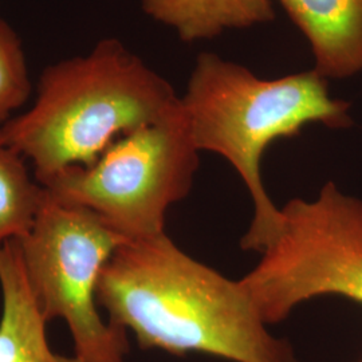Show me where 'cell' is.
Here are the masks:
<instances>
[{
  "mask_svg": "<svg viewBox=\"0 0 362 362\" xmlns=\"http://www.w3.org/2000/svg\"><path fill=\"white\" fill-rule=\"evenodd\" d=\"M97 302L143 349L302 362L286 338L270 333L240 279L189 257L165 233L117 248L101 272Z\"/></svg>",
  "mask_w": 362,
  "mask_h": 362,
  "instance_id": "obj_1",
  "label": "cell"
},
{
  "mask_svg": "<svg viewBox=\"0 0 362 362\" xmlns=\"http://www.w3.org/2000/svg\"><path fill=\"white\" fill-rule=\"evenodd\" d=\"M158 76L118 39L47 66L33 106L0 127L3 141L28 158L39 184L71 167H89L119 137L180 105Z\"/></svg>",
  "mask_w": 362,
  "mask_h": 362,
  "instance_id": "obj_2",
  "label": "cell"
},
{
  "mask_svg": "<svg viewBox=\"0 0 362 362\" xmlns=\"http://www.w3.org/2000/svg\"><path fill=\"white\" fill-rule=\"evenodd\" d=\"M199 152L230 161L246 185L254 218L240 247L262 254L281 228L276 207L262 179V157L270 144L296 137L308 124L351 125L350 105L330 97L326 78L315 70L262 79L243 66L203 52L181 98Z\"/></svg>",
  "mask_w": 362,
  "mask_h": 362,
  "instance_id": "obj_3",
  "label": "cell"
},
{
  "mask_svg": "<svg viewBox=\"0 0 362 362\" xmlns=\"http://www.w3.org/2000/svg\"><path fill=\"white\" fill-rule=\"evenodd\" d=\"M199 168L182 105L112 144L89 167L40 182L55 199L88 208L127 240L165 233L170 206L189 194Z\"/></svg>",
  "mask_w": 362,
  "mask_h": 362,
  "instance_id": "obj_4",
  "label": "cell"
},
{
  "mask_svg": "<svg viewBox=\"0 0 362 362\" xmlns=\"http://www.w3.org/2000/svg\"><path fill=\"white\" fill-rule=\"evenodd\" d=\"M127 239L95 212L45 189L37 220L19 240L27 282L45 320H64L85 362H127L128 333L98 311L105 264Z\"/></svg>",
  "mask_w": 362,
  "mask_h": 362,
  "instance_id": "obj_5",
  "label": "cell"
},
{
  "mask_svg": "<svg viewBox=\"0 0 362 362\" xmlns=\"http://www.w3.org/2000/svg\"><path fill=\"white\" fill-rule=\"evenodd\" d=\"M281 228L240 279L267 326L284 322L311 298L362 305V202L326 182L313 200L281 208Z\"/></svg>",
  "mask_w": 362,
  "mask_h": 362,
  "instance_id": "obj_6",
  "label": "cell"
},
{
  "mask_svg": "<svg viewBox=\"0 0 362 362\" xmlns=\"http://www.w3.org/2000/svg\"><path fill=\"white\" fill-rule=\"evenodd\" d=\"M305 34L324 78L362 71V0H279Z\"/></svg>",
  "mask_w": 362,
  "mask_h": 362,
  "instance_id": "obj_7",
  "label": "cell"
},
{
  "mask_svg": "<svg viewBox=\"0 0 362 362\" xmlns=\"http://www.w3.org/2000/svg\"><path fill=\"white\" fill-rule=\"evenodd\" d=\"M0 362H85L50 348L47 321L27 282L19 240L7 242L0 251Z\"/></svg>",
  "mask_w": 362,
  "mask_h": 362,
  "instance_id": "obj_8",
  "label": "cell"
},
{
  "mask_svg": "<svg viewBox=\"0 0 362 362\" xmlns=\"http://www.w3.org/2000/svg\"><path fill=\"white\" fill-rule=\"evenodd\" d=\"M144 11L176 30L184 42L216 37L274 19L272 0H141Z\"/></svg>",
  "mask_w": 362,
  "mask_h": 362,
  "instance_id": "obj_9",
  "label": "cell"
},
{
  "mask_svg": "<svg viewBox=\"0 0 362 362\" xmlns=\"http://www.w3.org/2000/svg\"><path fill=\"white\" fill-rule=\"evenodd\" d=\"M25 160L0 136V251L31 231L43 202L45 188L31 179Z\"/></svg>",
  "mask_w": 362,
  "mask_h": 362,
  "instance_id": "obj_10",
  "label": "cell"
},
{
  "mask_svg": "<svg viewBox=\"0 0 362 362\" xmlns=\"http://www.w3.org/2000/svg\"><path fill=\"white\" fill-rule=\"evenodd\" d=\"M31 94L22 40L10 23L0 18V127L26 104Z\"/></svg>",
  "mask_w": 362,
  "mask_h": 362,
  "instance_id": "obj_11",
  "label": "cell"
},
{
  "mask_svg": "<svg viewBox=\"0 0 362 362\" xmlns=\"http://www.w3.org/2000/svg\"><path fill=\"white\" fill-rule=\"evenodd\" d=\"M358 362H362V358H361V360H360V361H358Z\"/></svg>",
  "mask_w": 362,
  "mask_h": 362,
  "instance_id": "obj_12",
  "label": "cell"
}]
</instances>
